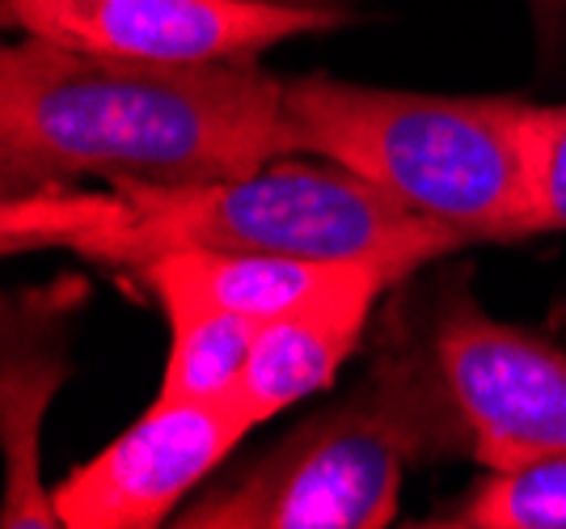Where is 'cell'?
<instances>
[{"label":"cell","instance_id":"6da1fadb","mask_svg":"<svg viewBox=\"0 0 566 529\" xmlns=\"http://www.w3.org/2000/svg\"><path fill=\"white\" fill-rule=\"evenodd\" d=\"M287 153L283 81L254 60L144 64L30 34L0 51V195L237 178Z\"/></svg>","mask_w":566,"mask_h":529},{"label":"cell","instance_id":"7a4b0ae2","mask_svg":"<svg viewBox=\"0 0 566 529\" xmlns=\"http://www.w3.org/2000/svg\"><path fill=\"white\" fill-rule=\"evenodd\" d=\"M465 241L343 166L271 162L203 183H64L0 195V250H69L111 267L161 255L377 259L415 276Z\"/></svg>","mask_w":566,"mask_h":529},{"label":"cell","instance_id":"3957f363","mask_svg":"<svg viewBox=\"0 0 566 529\" xmlns=\"http://www.w3.org/2000/svg\"><path fill=\"white\" fill-rule=\"evenodd\" d=\"M283 123L292 153L352 169L465 246L549 234L537 102L410 94L313 73L283 81Z\"/></svg>","mask_w":566,"mask_h":529},{"label":"cell","instance_id":"277c9868","mask_svg":"<svg viewBox=\"0 0 566 529\" xmlns=\"http://www.w3.org/2000/svg\"><path fill=\"white\" fill-rule=\"evenodd\" d=\"M444 454H470L461 411L431 339L394 322L368 377L347 398L203 491L174 526L380 529L398 517L406 470Z\"/></svg>","mask_w":566,"mask_h":529},{"label":"cell","instance_id":"5b68a950","mask_svg":"<svg viewBox=\"0 0 566 529\" xmlns=\"http://www.w3.org/2000/svg\"><path fill=\"white\" fill-rule=\"evenodd\" d=\"M427 339L486 470H516L566 454V352L499 322L465 289L444 292Z\"/></svg>","mask_w":566,"mask_h":529},{"label":"cell","instance_id":"8992f818","mask_svg":"<svg viewBox=\"0 0 566 529\" xmlns=\"http://www.w3.org/2000/svg\"><path fill=\"white\" fill-rule=\"evenodd\" d=\"M0 9L30 39L144 64L259 60L287 39L355 22L347 4L280 0H0Z\"/></svg>","mask_w":566,"mask_h":529},{"label":"cell","instance_id":"52a82bcc","mask_svg":"<svg viewBox=\"0 0 566 529\" xmlns=\"http://www.w3.org/2000/svg\"><path fill=\"white\" fill-rule=\"evenodd\" d=\"M254 419L224 403L153 407L97 457L51 487L60 526L69 529H153L241 445Z\"/></svg>","mask_w":566,"mask_h":529},{"label":"cell","instance_id":"ba28073f","mask_svg":"<svg viewBox=\"0 0 566 529\" xmlns=\"http://www.w3.org/2000/svg\"><path fill=\"white\" fill-rule=\"evenodd\" d=\"M401 280L406 276L394 267H368L301 310L262 322L233 390V403L254 419V428L334 382L343 361L359 348L380 292Z\"/></svg>","mask_w":566,"mask_h":529},{"label":"cell","instance_id":"9c48e42d","mask_svg":"<svg viewBox=\"0 0 566 529\" xmlns=\"http://www.w3.org/2000/svg\"><path fill=\"white\" fill-rule=\"evenodd\" d=\"M64 292H30L25 310L4 305V529H55V496L39 475V428L64 382Z\"/></svg>","mask_w":566,"mask_h":529},{"label":"cell","instance_id":"30bf717a","mask_svg":"<svg viewBox=\"0 0 566 529\" xmlns=\"http://www.w3.org/2000/svg\"><path fill=\"white\" fill-rule=\"evenodd\" d=\"M169 318V361L157 398L166 403H224L245 373L259 322L187 284L161 263L136 267Z\"/></svg>","mask_w":566,"mask_h":529},{"label":"cell","instance_id":"8fae6325","mask_svg":"<svg viewBox=\"0 0 566 529\" xmlns=\"http://www.w3.org/2000/svg\"><path fill=\"white\" fill-rule=\"evenodd\" d=\"M148 263L169 267L174 276H182L187 284L220 301L224 310H237L254 322H271L283 313L301 310L308 301H317L322 292L347 284L352 276L368 267H389L377 259H305V255H161ZM144 267V263H140ZM398 271V267H394ZM406 276V271H398ZM410 280V276H406Z\"/></svg>","mask_w":566,"mask_h":529},{"label":"cell","instance_id":"7c38bea8","mask_svg":"<svg viewBox=\"0 0 566 529\" xmlns=\"http://www.w3.org/2000/svg\"><path fill=\"white\" fill-rule=\"evenodd\" d=\"M431 526L452 529H566V454L491 470L461 505Z\"/></svg>","mask_w":566,"mask_h":529},{"label":"cell","instance_id":"4fadbf2b","mask_svg":"<svg viewBox=\"0 0 566 529\" xmlns=\"http://www.w3.org/2000/svg\"><path fill=\"white\" fill-rule=\"evenodd\" d=\"M537 191L545 229H566V106H537Z\"/></svg>","mask_w":566,"mask_h":529},{"label":"cell","instance_id":"5bb4252c","mask_svg":"<svg viewBox=\"0 0 566 529\" xmlns=\"http://www.w3.org/2000/svg\"><path fill=\"white\" fill-rule=\"evenodd\" d=\"M280 4H343V0H280Z\"/></svg>","mask_w":566,"mask_h":529}]
</instances>
